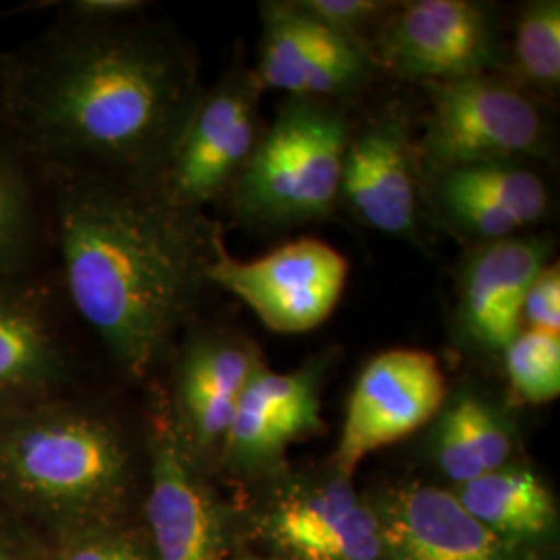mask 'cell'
<instances>
[{"mask_svg":"<svg viewBox=\"0 0 560 560\" xmlns=\"http://www.w3.org/2000/svg\"><path fill=\"white\" fill-rule=\"evenodd\" d=\"M386 560H515L511 548L474 520L453 490L399 481L368 494Z\"/></svg>","mask_w":560,"mask_h":560,"instance_id":"4fadbf2b","label":"cell"},{"mask_svg":"<svg viewBox=\"0 0 560 560\" xmlns=\"http://www.w3.org/2000/svg\"><path fill=\"white\" fill-rule=\"evenodd\" d=\"M173 382L164 388L183 436L212 471L231 428L241 393L261 360L252 347L221 335H194L177 342Z\"/></svg>","mask_w":560,"mask_h":560,"instance_id":"5bb4252c","label":"cell"},{"mask_svg":"<svg viewBox=\"0 0 560 560\" xmlns=\"http://www.w3.org/2000/svg\"><path fill=\"white\" fill-rule=\"evenodd\" d=\"M340 194L382 233L407 235L416 226L413 164L400 122L382 120L347 145Z\"/></svg>","mask_w":560,"mask_h":560,"instance_id":"ac0fdd59","label":"cell"},{"mask_svg":"<svg viewBox=\"0 0 560 560\" xmlns=\"http://www.w3.org/2000/svg\"><path fill=\"white\" fill-rule=\"evenodd\" d=\"M143 455L115 413L78 395L0 413V513L46 538L125 521Z\"/></svg>","mask_w":560,"mask_h":560,"instance_id":"3957f363","label":"cell"},{"mask_svg":"<svg viewBox=\"0 0 560 560\" xmlns=\"http://www.w3.org/2000/svg\"><path fill=\"white\" fill-rule=\"evenodd\" d=\"M65 301L120 372L148 381L200 300L217 237L145 183L44 168Z\"/></svg>","mask_w":560,"mask_h":560,"instance_id":"7a4b0ae2","label":"cell"},{"mask_svg":"<svg viewBox=\"0 0 560 560\" xmlns=\"http://www.w3.org/2000/svg\"><path fill=\"white\" fill-rule=\"evenodd\" d=\"M365 60L351 38L335 34L298 4L264 9L260 78L295 96H328L355 85Z\"/></svg>","mask_w":560,"mask_h":560,"instance_id":"2e32d148","label":"cell"},{"mask_svg":"<svg viewBox=\"0 0 560 560\" xmlns=\"http://www.w3.org/2000/svg\"><path fill=\"white\" fill-rule=\"evenodd\" d=\"M446 411L459 425L460 434L480 460L483 474L509 465L513 455V434L492 405L471 393H460Z\"/></svg>","mask_w":560,"mask_h":560,"instance_id":"d4e9b609","label":"cell"},{"mask_svg":"<svg viewBox=\"0 0 560 560\" xmlns=\"http://www.w3.org/2000/svg\"><path fill=\"white\" fill-rule=\"evenodd\" d=\"M50 264L52 229L44 171L0 131V277Z\"/></svg>","mask_w":560,"mask_h":560,"instance_id":"ffe728a7","label":"cell"},{"mask_svg":"<svg viewBox=\"0 0 560 560\" xmlns=\"http://www.w3.org/2000/svg\"><path fill=\"white\" fill-rule=\"evenodd\" d=\"M0 560H55L48 538L23 521L0 513Z\"/></svg>","mask_w":560,"mask_h":560,"instance_id":"f1b7e54d","label":"cell"},{"mask_svg":"<svg viewBox=\"0 0 560 560\" xmlns=\"http://www.w3.org/2000/svg\"><path fill=\"white\" fill-rule=\"evenodd\" d=\"M382 46L397 73L436 83L481 75L494 38L486 11L474 2L418 0L390 23Z\"/></svg>","mask_w":560,"mask_h":560,"instance_id":"9a60e30c","label":"cell"},{"mask_svg":"<svg viewBox=\"0 0 560 560\" xmlns=\"http://www.w3.org/2000/svg\"><path fill=\"white\" fill-rule=\"evenodd\" d=\"M256 143L249 94L240 85H222L200 94L161 166L141 183L175 208L200 214L245 168Z\"/></svg>","mask_w":560,"mask_h":560,"instance_id":"7c38bea8","label":"cell"},{"mask_svg":"<svg viewBox=\"0 0 560 560\" xmlns=\"http://www.w3.org/2000/svg\"><path fill=\"white\" fill-rule=\"evenodd\" d=\"M241 511L243 538H254L280 560H386L381 527L368 494L351 474H287Z\"/></svg>","mask_w":560,"mask_h":560,"instance_id":"5b68a950","label":"cell"},{"mask_svg":"<svg viewBox=\"0 0 560 560\" xmlns=\"http://www.w3.org/2000/svg\"><path fill=\"white\" fill-rule=\"evenodd\" d=\"M538 240L506 237L480 249L465 268L460 316L465 330L488 351H504L521 332L523 301L546 266Z\"/></svg>","mask_w":560,"mask_h":560,"instance_id":"e0dca14e","label":"cell"},{"mask_svg":"<svg viewBox=\"0 0 560 560\" xmlns=\"http://www.w3.org/2000/svg\"><path fill=\"white\" fill-rule=\"evenodd\" d=\"M446 381L439 360L393 349L370 361L349 397L332 465L351 474L368 455L407 439L441 413Z\"/></svg>","mask_w":560,"mask_h":560,"instance_id":"8fae6325","label":"cell"},{"mask_svg":"<svg viewBox=\"0 0 560 560\" xmlns=\"http://www.w3.org/2000/svg\"><path fill=\"white\" fill-rule=\"evenodd\" d=\"M324 361L295 372H272L260 363L241 393L217 467L243 480L280 476L289 446L324 430Z\"/></svg>","mask_w":560,"mask_h":560,"instance_id":"30bf717a","label":"cell"},{"mask_svg":"<svg viewBox=\"0 0 560 560\" xmlns=\"http://www.w3.org/2000/svg\"><path fill=\"white\" fill-rule=\"evenodd\" d=\"M523 320L534 330L560 332L559 266H544L523 301Z\"/></svg>","mask_w":560,"mask_h":560,"instance_id":"83f0119b","label":"cell"},{"mask_svg":"<svg viewBox=\"0 0 560 560\" xmlns=\"http://www.w3.org/2000/svg\"><path fill=\"white\" fill-rule=\"evenodd\" d=\"M515 59L527 80L540 85L559 83L560 4L557 0L527 7L515 36Z\"/></svg>","mask_w":560,"mask_h":560,"instance_id":"603a6c76","label":"cell"},{"mask_svg":"<svg viewBox=\"0 0 560 560\" xmlns=\"http://www.w3.org/2000/svg\"><path fill=\"white\" fill-rule=\"evenodd\" d=\"M141 451L148 476L141 527L152 560L233 559L243 540L241 509L217 492L161 386L143 413Z\"/></svg>","mask_w":560,"mask_h":560,"instance_id":"277c9868","label":"cell"},{"mask_svg":"<svg viewBox=\"0 0 560 560\" xmlns=\"http://www.w3.org/2000/svg\"><path fill=\"white\" fill-rule=\"evenodd\" d=\"M55 560H152L141 525L129 520L48 538Z\"/></svg>","mask_w":560,"mask_h":560,"instance_id":"cb8c5ba5","label":"cell"},{"mask_svg":"<svg viewBox=\"0 0 560 560\" xmlns=\"http://www.w3.org/2000/svg\"><path fill=\"white\" fill-rule=\"evenodd\" d=\"M2 60H4V52H0V85H2Z\"/></svg>","mask_w":560,"mask_h":560,"instance_id":"d6a6232c","label":"cell"},{"mask_svg":"<svg viewBox=\"0 0 560 560\" xmlns=\"http://www.w3.org/2000/svg\"><path fill=\"white\" fill-rule=\"evenodd\" d=\"M200 98L194 57L133 20H60L4 52L0 131L44 168L148 180Z\"/></svg>","mask_w":560,"mask_h":560,"instance_id":"6da1fadb","label":"cell"},{"mask_svg":"<svg viewBox=\"0 0 560 560\" xmlns=\"http://www.w3.org/2000/svg\"><path fill=\"white\" fill-rule=\"evenodd\" d=\"M513 393L523 402L544 405L560 395V332L521 330L502 351Z\"/></svg>","mask_w":560,"mask_h":560,"instance_id":"7402d4cb","label":"cell"},{"mask_svg":"<svg viewBox=\"0 0 560 560\" xmlns=\"http://www.w3.org/2000/svg\"><path fill=\"white\" fill-rule=\"evenodd\" d=\"M73 326L52 264L0 277V413L78 395Z\"/></svg>","mask_w":560,"mask_h":560,"instance_id":"52a82bcc","label":"cell"},{"mask_svg":"<svg viewBox=\"0 0 560 560\" xmlns=\"http://www.w3.org/2000/svg\"><path fill=\"white\" fill-rule=\"evenodd\" d=\"M143 7L140 0H73L62 4L60 15L81 21L133 20Z\"/></svg>","mask_w":560,"mask_h":560,"instance_id":"f546056e","label":"cell"},{"mask_svg":"<svg viewBox=\"0 0 560 560\" xmlns=\"http://www.w3.org/2000/svg\"><path fill=\"white\" fill-rule=\"evenodd\" d=\"M231 560H280L275 559V557H258V555H237V557H233Z\"/></svg>","mask_w":560,"mask_h":560,"instance_id":"1f68e13d","label":"cell"},{"mask_svg":"<svg viewBox=\"0 0 560 560\" xmlns=\"http://www.w3.org/2000/svg\"><path fill=\"white\" fill-rule=\"evenodd\" d=\"M349 264L318 240L287 243L256 258L235 260L217 241L206 279L243 301L256 318L279 335L318 328L339 303Z\"/></svg>","mask_w":560,"mask_h":560,"instance_id":"ba28073f","label":"cell"},{"mask_svg":"<svg viewBox=\"0 0 560 560\" xmlns=\"http://www.w3.org/2000/svg\"><path fill=\"white\" fill-rule=\"evenodd\" d=\"M442 187L478 196L509 210L521 226L540 221L548 208V194L540 177L511 162H490L444 173Z\"/></svg>","mask_w":560,"mask_h":560,"instance_id":"44dd1931","label":"cell"},{"mask_svg":"<svg viewBox=\"0 0 560 560\" xmlns=\"http://www.w3.org/2000/svg\"><path fill=\"white\" fill-rule=\"evenodd\" d=\"M428 88L432 106L423 152L436 171L509 162L540 145V113L515 88L486 75Z\"/></svg>","mask_w":560,"mask_h":560,"instance_id":"9c48e42d","label":"cell"},{"mask_svg":"<svg viewBox=\"0 0 560 560\" xmlns=\"http://www.w3.org/2000/svg\"><path fill=\"white\" fill-rule=\"evenodd\" d=\"M347 127L312 101L293 102L241 171V212L270 224L324 217L340 196Z\"/></svg>","mask_w":560,"mask_h":560,"instance_id":"8992f818","label":"cell"},{"mask_svg":"<svg viewBox=\"0 0 560 560\" xmlns=\"http://www.w3.org/2000/svg\"><path fill=\"white\" fill-rule=\"evenodd\" d=\"M442 200L455 221L486 240H506L521 229V222L509 210L478 196L442 187Z\"/></svg>","mask_w":560,"mask_h":560,"instance_id":"484cf974","label":"cell"},{"mask_svg":"<svg viewBox=\"0 0 560 560\" xmlns=\"http://www.w3.org/2000/svg\"><path fill=\"white\" fill-rule=\"evenodd\" d=\"M515 560H559L557 552H552V544L534 546V548H521Z\"/></svg>","mask_w":560,"mask_h":560,"instance_id":"4dcf8cb0","label":"cell"},{"mask_svg":"<svg viewBox=\"0 0 560 560\" xmlns=\"http://www.w3.org/2000/svg\"><path fill=\"white\" fill-rule=\"evenodd\" d=\"M451 490L474 520L511 548L552 544L559 509L532 469L509 463Z\"/></svg>","mask_w":560,"mask_h":560,"instance_id":"d6986e66","label":"cell"},{"mask_svg":"<svg viewBox=\"0 0 560 560\" xmlns=\"http://www.w3.org/2000/svg\"><path fill=\"white\" fill-rule=\"evenodd\" d=\"M303 13L318 21L335 34L351 38V34L374 20L382 11V2L374 0H305L298 4ZM353 40V38H351Z\"/></svg>","mask_w":560,"mask_h":560,"instance_id":"4316f807","label":"cell"}]
</instances>
